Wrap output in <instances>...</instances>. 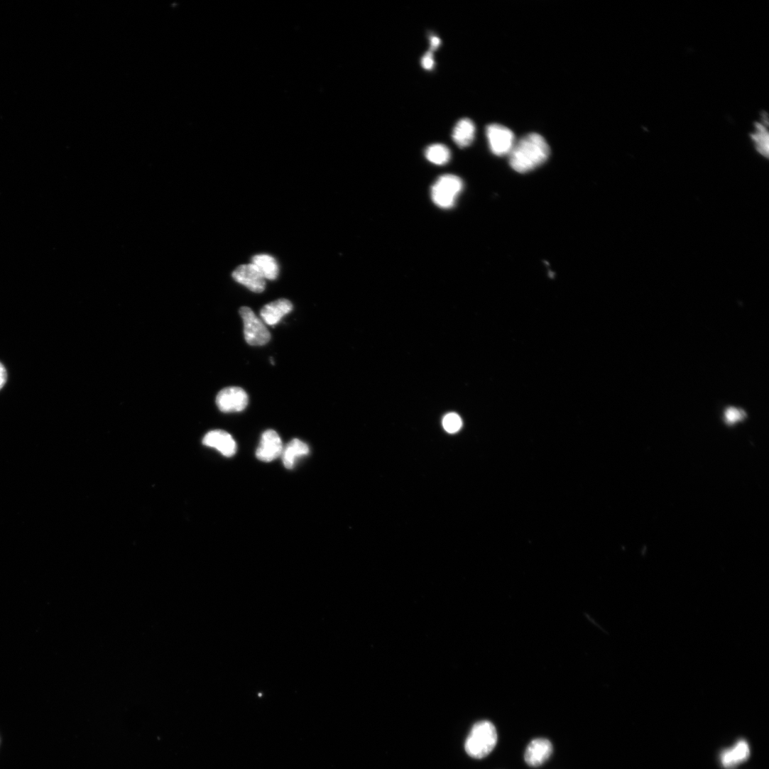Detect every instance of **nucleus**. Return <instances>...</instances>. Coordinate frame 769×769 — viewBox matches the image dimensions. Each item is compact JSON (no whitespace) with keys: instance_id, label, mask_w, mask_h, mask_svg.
Returning <instances> with one entry per match:
<instances>
[{"instance_id":"f257e3e1","label":"nucleus","mask_w":769,"mask_h":769,"mask_svg":"<svg viewBox=\"0 0 769 769\" xmlns=\"http://www.w3.org/2000/svg\"><path fill=\"white\" fill-rule=\"evenodd\" d=\"M550 155V148L543 136L530 133L518 142L509 153V164L520 173L534 170L545 163Z\"/></svg>"},{"instance_id":"f03ea898","label":"nucleus","mask_w":769,"mask_h":769,"mask_svg":"<svg viewBox=\"0 0 769 769\" xmlns=\"http://www.w3.org/2000/svg\"><path fill=\"white\" fill-rule=\"evenodd\" d=\"M497 740L494 725L487 720L480 721L472 726L465 741L464 748L471 758H483L493 750Z\"/></svg>"},{"instance_id":"7ed1b4c3","label":"nucleus","mask_w":769,"mask_h":769,"mask_svg":"<svg viewBox=\"0 0 769 769\" xmlns=\"http://www.w3.org/2000/svg\"><path fill=\"white\" fill-rule=\"evenodd\" d=\"M462 189L463 182L459 177L453 175H442L432 187V200L439 207L449 209L454 205Z\"/></svg>"},{"instance_id":"20e7f679","label":"nucleus","mask_w":769,"mask_h":769,"mask_svg":"<svg viewBox=\"0 0 769 769\" xmlns=\"http://www.w3.org/2000/svg\"><path fill=\"white\" fill-rule=\"evenodd\" d=\"M239 314L244 324V339L248 344L262 347L270 342L271 332L263 321L256 317L250 308L241 307Z\"/></svg>"},{"instance_id":"39448f33","label":"nucleus","mask_w":769,"mask_h":769,"mask_svg":"<svg viewBox=\"0 0 769 769\" xmlns=\"http://www.w3.org/2000/svg\"><path fill=\"white\" fill-rule=\"evenodd\" d=\"M486 134L491 151L497 156H508L516 143L514 133L502 125H489Z\"/></svg>"},{"instance_id":"423d86ee","label":"nucleus","mask_w":769,"mask_h":769,"mask_svg":"<svg viewBox=\"0 0 769 769\" xmlns=\"http://www.w3.org/2000/svg\"><path fill=\"white\" fill-rule=\"evenodd\" d=\"M249 402L246 393L239 387H228L219 392L216 403L220 411L225 413L241 412Z\"/></svg>"},{"instance_id":"0eeeda50","label":"nucleus","mask_w":769,"mask_h":769,"mask_svg":"<svg viewBox=\"0 0 769 769\" xmlns=\"http://www.w3.org/2000/svg\"><path fill=\"white\" fill-rule=\"evenodd\" d=\"M234 280L255 293L264 292L266 286L263 274L253 264L239 266L232 273Z\"/></svg>"},{"instance_id":"6e6552de","label":"nucleus","mask_w":769,"mask_h":769,"mask_svg":"<svg viewBox=\"0 0 769 769\" xmlns=\"http://www.w3.org/2000/svg\"><path fill=\"white\" fill-rule=\"evenodd\" d=\"M283 449V443L278 433L268 430L263 434L256 455L258 459L270 462L281 457Z\"/></svg>"},{"instance_id":"1a4fd4ad","label":"nucleus","mask_w":769,"mask_h":769,"mask_svg":"<svg viewBox=\"0 0 769 769\" xmlns=\"http://www.w3.org/2000/svg\"><path fill=\"white\" fill-rule=\"evenodd\" d=\"M552 753V742L545 738H538L533 740L528 746L525 759L529 765L539 767L547 761Z\"/></svg>"},{"instance_id":"9d476101","label":"nucleus","mask_w":769,"mask_h":769,"mask_svg":"<svg viewBox=\"0 0 769 769\" xmlns=\"http://www.w3.org/2000/svg\"><path fill=\"white\" fill-rule=\"evenodd\" d=\"M202 443L228 457L234 455L236 451V444L234 438L230 434L221 430L209 432L204 437Z\"/></svg>"},{"instance_id":"9b49d317","label":"nucleus","mask_w":769,"mask_h":769,"mask_svg":"<svg viewBox=\"0 0 769 769\" xmlns=\"http://www.w3.org/2000/svg\"><path fill=\"white\" fill-rule=\"evenodd\" d=\"M293 310V306L290 301L280 299L266 305L261 312V317L266 324L275 326Z\"/></svg>"},{"instance_id":"f8f14e48","label":"nucleus","mask_w":769,"mask_h":769,"mask_svg":"<svg viewBox=\"0 0 769 769\" xmlns=\"http://www.w3.org/2000/svg\"><path fill=\"white\" fill-rule=\"evenodd\" d=\"M768 126V115L766 113H763L760 121L755 124L754 131L751 134V138L756 150L760 155L766 158H768L769 149Z\"/></svg>"},{"instance_id":"ddd939ff","label":"nucleus","mask_w":769,"mask_h":769,"mask_svg":"<svg viewBox=\"0 0 769 769\" xmlns=\"http://www.w3.org/2000/svg\"><path fill=\"white\" fill-rule=\"evenodd\" d=\"M750 756V749L745 741H739L732 748L724 751L721 755V763L726 768H733L746 761Z\"/></svg>"},{"instance_id":"4468645a","label":"nucleus","mask_w":769,"mask_h":769,"mask_svg":"<svg viewBox=\"0 0 769 769\" xmlns=\"http://www.w3.org/2000/svg\"><path fill=\"white\" fill-rule=\"evenodd\" d=\"M310 453L309 446L299 439H294L284 447L281 455L283 464L288 469H293L296 462Z\"/></svg>"},{"instance_id":"2eb2a0df","label":"nucleus","mask_w":769,"mask_h":769,"mask_svg":"<svg viewBox=\"0 0 769 769\" xmlns=\"http://www.w3.org/2000/svg\"><path fill=\"white\" fill-rule=\"evenodd\" d=\"M476 128L472 121L462 119L455 125L452 131V139L459 148L470 146L475 137Z\"/></svg>"},{"instance_id":"dca6fc26","label":"nucleus","mask_w":769,"mask_h":769,"mask_svg":"<svg viewBox=\"0 0 769 769\" xmlns=\"http://www.w3.org/2000/svg\"><path fill=\"white\" fill-rule=\"evenodd\" d=\"M252 264L260 270L266 280H275L279 275L276 260L268 254H258L252 258Z\"/></svg>"},{"instance_id":"f3484780","label":"nucleus","mask_w":769,"mask_h":769,"mask_svg":"<svg viewBox=\"0 0 769 769\" xmlns=\"http://www.w3.org/2000/svg\"><path fill=\"white\" fill-rule=\"evenodd\" d=\"M426 158L433 164L442 165L447 163L451 158L449 148L443 144H433L425 150Z\"/></svg>"},{"instance_id":"a211bd4d","label":"nucleus","mask_w":769,"mask_h":769,"mask_svg":"<svg viewBox=\"0 0 769 769\" xmlns=\"http://www.w3.org/2000/svg\"><path fill=\"white\" fill-rule=\"evenodd\" d=\"M442 424L447 432L454 433L461 428L462 422L458 415L456 413H449L445 416Z\"/></svg>"},{"instance_id":"6ab92c4d","label":"nucleus","mask_w":769,"mask_h":769,"mask_svg":"<svg viewBox=\"0 0 769 769\" xmlns=\"http://www.w3.org/2000/svg\"><path fill=\"white\" fill-rule=\"evenodd\" d=\"M725 420L729 424H733L741 420L745 417V413L736 408H730L725 412Z\"/></svg>"},{"instance_id":"aec40b11","label":"nucleus","mask_w":769,"mask_h":769,"mask_svg":"<svg viewBox=\"0 0 769 769\" xmlns=\"http://www.w3.org/2000/svg\"><path fill=\"white\" fill-rule=\"evenodd\" d=\"M435 65L432 53L427 52L422 59V66L425 70H431Z\"/></svg>"},{"instance_id":"412c9836","label":"nucleus","mask_w":769,"mask_h":769,"mask_svg":"<svg viewBox=\"0 0 769 769\" xmlns=\"http://www.w3.org/2000/svg\"><path fill=\"white\" fill-rule=\"evenodd\" d=\"M8 379V373L6 367L0 363V390L6 385Z\"/></svg>"},{"instance_id":"4be33fe9","label":"nucleus","mask_w":769,"mask_h":769,"mask_svg":"<svg viewBox=\"0 0 769 769\" xmlns=\"http://www.w3.org/2000/svg\"><path fill=\"white\" fill-rule=\"evenodd\" d=\"M440 43H441V41H440V39L439 38H437L436 36H432L430 38V49H431L430 52L432 53L435 50H436L439 48V46L440 45Z\"/></svg>"}]
</instances>
